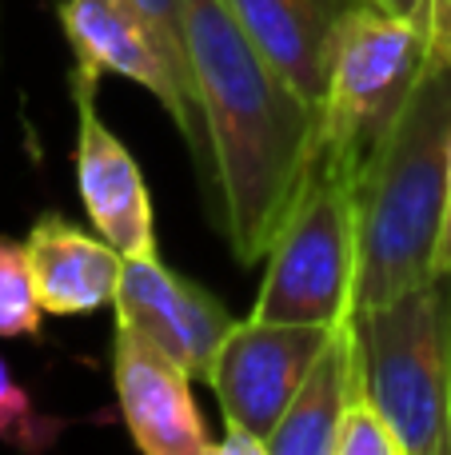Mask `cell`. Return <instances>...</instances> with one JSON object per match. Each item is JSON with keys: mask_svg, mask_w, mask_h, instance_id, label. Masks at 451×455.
Here are the masks:
<instances>
[{"mask_svg": "<svg viewBox=\"0 0 451 455\" xmlns=\"http://www.w3.org/2000/svg\"><path fill=\"white\" fill-rule=\"evenodd\" d=\"M184 12L228 243L240 264H256L304 184L316 108L272 72L224 0H184Z\"/></svg>", "mask_w": 451, "mask_h": 455, "instance_id": "cell-1", "label": "cell"}, {"mask_svg": "<svg viewBox=\"0 0 451 455\" xmlns=\"http://www.w3.org/2000/svg\"><path fill=\"white\" fill-rule=\"evenodd\" d=\"M451 64L423 68L396 132L356 184V312L380 307L436 275L447 212Z\"/></svg>", "mask_w": 451, "mask_h": 455, "instance_id": "cell-2", "label": "cell"}, {"mask_svg": "<svg viewBox=\"0 0 451 455\" xmlns=\"http://www.w3.org/2000/svg\"><path fill=\"white\" fill-rule=\"evenodd\" d=\"M428 68V24L360 0L336 32L332 76L316 108L308 172L356 192L372 160L396 132Z\"/></svg>", "mask_w": 451, "mask_h": 455, "instance_id": "cell-3", "label": "cell"}, {"mask_svg": "<svg viewBox=\"0 0 451 455\" xmlns=\"http://www.w3.org/2000/svg\"><path fill=\"white\" fill-rule=\"evenodd\" d=\"M364 392L404 455H451V275L356 312Z\"/></svg>", "mask_w": 451, "mask_h": 455, "instance_id": "cell-4", "label": "cell"}, {"mask_svg": "<svg viewBox=\"0 0 451 455\" xmlns=\"http://www.w3.org/2000/svg\"><path fill=\"white\" fill-rule=\"evenodd\" d=\"M252 320L272 323H340L356 312V192L320 172L304 184L268 248Z\"/></svg>", "mask_w": 451, "mask_h": 455, "instance_id": "cell-5", "label": "cell"}, {"mask_svg": "<svg viewBox=\"0 0 451 455\" xmlns=\"http://www.w3.org/2000/svg\"><path fill=\"white\" fill-rule=\"evenodd\" d=\"M328 331L332 328L324 323H272L252 315L244 323H232L204 376L224 419L252 427L268 440L292 395L300 392Z\"/></svg>", "mask_w": 451, "mask_h": 455, "instance_id": "cell-6", "label": "cell"}, {"mask_svg": "<svg viewBox=\"0 0 451 455\" xmlns=\"http://www.w3.org/2000/svg\"><path fill=\"white\" fill-rule=\"evenodd\" d=\"M56 12H60V28L72 44V56H76V68H84L96 80L112 72V76H124L140 84L144 92H152L188 140L196 168L208 172L204 120H200L196 104L184 96V88L176 84L168 60L152 44L148 28L136 20L132 8H124L120 0H60Z\"/></svg>", "mask_w": 451, "mask_h": 455, "instance_id": "cell-7", "label": "cell"}, {"mask_svg": "<svg viewBox=\"0 0 451 455\" xmlns=\"http://www.w3.org/2000/svg\"><path fill=\"white\" fill-rule=\"evenodd\" d=\"M116 323L140 331L156 347H164L180 368L196 379L208 376L224 336L232 331V315L208 288L176 275L152 256H124L116 283Z\"/></svg>", "mask_w": 451, "mask_h": 455, "instance_id": "cell-8", "label": "cell"}, {"mask_svg": "<svg viewBox=\"0 0 451 455\" xmlns=\"http://www.w3.org/2000/svg\"><path fill=\"white\" fill-rule=\"evenodd\" d=\"M68 88L76 104V188L88 220L120 256H152L156 220L140 164L96 112V76L72 68Z\"/></svg>", "mask_w": 451, "mask_h": 455, "instance_id": "cell-9", "label": "cell"}, {"mask_svg": "<svg viewBox=\"0 0 451 455\" xmlns=\"http://www.w3.org/2000/svg\"><path fill=\"white\" fill-rule=\"evenodd\" d=\"M112 379L128 435L144 455H212L204 411L192 395V371L140 331L116 323Z\"/></svg>", "mask_w": 451, "mask_h": 455, "instance_id": "cell-10", "label": "cell"}, {"mask_svg": "<svg viewBox=\"0 0 451 455\" xmlns=\"http://www.w3.org/2000/svg\"><path fill=\"white\" fill-rule=\"evenodd\" d=\"M360 0H224L256 52L308 108H320L332 76L336 32Z\"/></svg>", "mask_w": 451, "mask_h": 455, "instance_id": "cell-11", "label": "cell"}, {"mask_svg": "<svg viewBox=\"0 0 451 455\" xmlns=\"http://www.w3.org/2000/svg\"><path fill=\"white\" fill-rule=\"evenodd\" d=\"M24 248L48 315H92L116 299L124 256L100 232L92 235L60 212H44L28 228Z\"/></svg>", "mask_w": 451, "mask_h": 455, "instance_id": "cell-12", "label": "cell"}, {"mask_svg": "<svg viewBox=\"0 0 451 455\" xmlns=\"http://www.w3.org/2000/svg\"><path fill=\"white\" fill-rule=\"evenodd\" d=\"M364 384L360 371V323L356 312L332 323L320 355L312 360L300 392L268 435V455H336V427Z\"/></svg>", "mask_w": 451, "mask_h": 455, "instance_id": "cell-13", "label": "cell"}, {"mask_svg": "<svg viewBox=\"0 0 451 455\" xmlns=\"http://www.w3.org/2000/svg\"><path fill=\"white\" fill-rule=\"evenodd\" d=\"M44 307L32 280L28 248L0 235V339H40Z\"/></svg>", "mask_w": 451, "mask_h": 455, "instance_id": "cell-14", "label": "cell"}, {"mask_svg": "<svg viewBox=\"0 0 451 455\" xmlns=\"http://www.w3.org/2000/svg\"><path fill=\"white\" fill-rule=\"evenodd\" d=\"M124 8H132L136 20L148 28L152 44L160 48V56L168 60L176 84L184 88L192 104H196V72H192V48H188V12L184 0H120ZM200 112V104H196Z\"/></svg>", "mask_w": 451, "mask_h": 455, "instance_id": "cell-15", "label": "cell"}, {"mask_svg": "<svg viewBox=\"0 0 451 455\" xmlns=\"http://www.w3.org/2000/svg\"><path fill=\"white\" fill-rule=\"evenodd\" d=\"M64 435V419L44 416L32 403L28 387L0 360V443L20 451H48Z\"/></svg>", "mask_w": 451, "mask_h": 455, "instance_id": "cell-16", "label": "cell"}, {"mask_svg": "<svg viewBox=\"0 0 451 455\" xmlns=\"http://www.w3.org/2000/svg\"><path fill=\"white\" fill-rule=\"evenodd\" d=\"M336 455H404L396 432H392L388 416L376 408V400L364 392V384L356 387V395L348 400L336 427Z\"/></svg>", "mask_w": 451, "mask_h": 455, "instance_id": "cell-17", "label": "cell"}, {"mask_svg": "<svg viewBox=\"0 0 451 455\" xmlns=\"http://www.w3.org/2000/svg\"><path fill=\"white\" fill-rule=\"evenodd\" d=\"M451 64V0H428V68Z\"/></svg>", "mask_w": 451, "mask_h": 455, "instance_id": "cell-18", "label": "cell"}, {"mask_svg": "<svg viewBox=\"0 0 451 455\" xmlns=\"http://www.w3.org/2000/svg\"><path fill=\"white\" fill-rule=\"evenodd\" d=\"M212 455H268V440L244 424H228L224 440L212 443Z\"/></svg>", "mask_w": 451, "mask_h": 455, "instance_id": "cell-19", "label": "cell"}, {"mask_svg": "<svg viewBox=\"0 0 451 455\" xmlns=\"http://www.w3.org/2000/svg\"><path fill=\"white\" fill-rule=\"evenodd\" d=\"M436 275H451V164H447V212H444V232L436 243Z\"/></svg>", "mask_w": 451, "mask_h": 455, "instance_id": "cell-20", "label": "cell"}, {"mask_svg": "<svg viewBox=\"0 0 451 455\" xmlns=\"http://www.w3.org/2000/svg\"><path fill=\"white\" fill-rule=\"evenodd\" d=\"M380 8L388 12H400V16H415V20L428 24V0H376Z\"/></svg>", "mask_w": 451, "mask_h": 455, "instance_id": "cell-21", "label": "cell"}]
</instances>
